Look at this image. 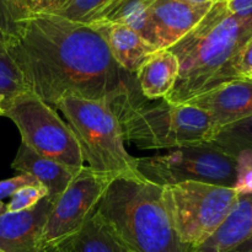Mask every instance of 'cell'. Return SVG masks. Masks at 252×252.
Segmentation results:
<instances>
[{
  "instance_id": "cell-1",
  "label": "cell",
  "mask_w": 252,
  "mask_h": 252,
  "mask_svg": "<svg viewBox=\"0 0 252 252\" xmlns=\"http://www.w3.org/2000/svg\"><path fill=\"white\" fill-rule=\"evenodd\" d=\"M5 46L27 90L51 106L65 97L107 101L127 75L95 27L54 14L15 22Z\"/></svg>"
},
{
  "instance_id": "cell-2",
  "label": "cell",
  "mask_w": 252,
  "mask_h": 252,
  "mask_svg": "<svg viewBox=\"0 0 252 252\" xmlns=\"http://www.w3.org/2000/svg\"><path fill=\"white\" fill-rule=\"evenodd\" d=\"M252 38V12L231 14L216 1L203 19L170 47L180 64L177 80L165 100L186 103L219 85L239 79V63Z\"/></svg>"
},
{
  "instance_id": "cell-3",
  "label": "cell",
  "mask_w": 252,
  "mask_h": 252,
  "mask_svg": "<svg viewBox=\"0 0 252 252\" xmlns=\"http://www.w3.org/2000/svg\"><path fill=\"white\" fill-rule=\"evenodd\" d=\"M117 117L125 142L139 149H177L211 142L217 133L208 112L165 98L148 100L134 74L127 73L121 88L107 100Z\"/></svg>"
},
{
  "instance_id": "cell-4",
  "label": "cell",
  "mask_w": 252,
  "mask_h": 252,
  "mask_svg": "<svg viewBox=\"0 0 252 252\" xmlns=\"http://www.w3.org/2000/svg\"><path fill=\"white\" fill-rule=\"evenodd\" d=\"M95 214L134 252H191L180 240L164 201L162 186L139 174L115 177Z\"/></svg>"
},
{
  "instance_id": "cell-5",
  "label": "cell",
  "mask_w": 252,
  "mask_h": 252,
  "mask_svg": "<svg viewBox=\"0 0 252 252\" xmlns=\"http://www.w3.org/2000/svg\"><path fill=\"white\" fill-rule=\"evenodd\" d=\"M54 107L66 118L84 162L93 171L118 177L137 175V158L126 150L117 117L106 100L65 97Z\"/></svg>"
},
{
  "instance_id": "cell-6",
  "label": "cell",
  "mask_w": 252,
  "mask_h": 252,
  "mask_svg": "<svg viewBox=\"0 0 252 252\" xmlns=\"http://www.w3.org/2000/svg\"><path fill=\"white\" fill-rule=\"evenodd\" d=\"M162 194L180 240L191 249L211 238L233 209V187L186 181L162 186Z\"/></svg>"
},
{
  "instance_id": "cell-7",
  "label": "cell",
  "mask_w": 252,
  "mask_h": 252,
  "mask_svg": "<svg viewBox=\"0 0 252 252\" xmlns=\"http://www.w3.org/2000/svg\"><path fill=\"white\" fill-rule=\"evenodd\" d=\"M1 110L2 116L17 127L22 144L74 171L83 169L80 147L69 126L51 105L29 91L4 101Z\"/></svg>"
},
{
  "instance_id": "cell-8",
  "label": "cell",
  "mask_w": 252,
  "mask_h": 252,
  "mask_svg": "<svg viewBox=\"0 0 252 252\" xmlns=\"http://www.w3.org/2000/svg\"><path fill=\"white\" fill-rule=\"evenodd\" d=\"M137 171L159 186L186 181L235 187L238 162L213 143L177 148L165 154L137 158Z\"/></svg>"
},
{
  "instance_id": "cell-9",
  "label": "cell",
  "mask_w": 252,
  "mask_h": 252,
  "mask_svg": "<svg viewBox=\"0 0 252 252\" xmlns=\"http://www.w3.org/2000/svg\"><path fill=\"white\" fill-rule=\"evenodd\" d=\"M112 180L113 177L108 175L84 166L54 202L38 249L58 246L76 235L95 213Z\"/></svg>"
},
{
  "instance_id": "cell-10",
  "label": "cell",
  "mask_w": 252,
  "mask_h": 252,
  "mask_svg": "<svg viewBox=\"0 0 252 252\" xmlns=\"http://www.w3.org/2000/svg\"><path fill=\"white\" fill-rule=\"evenodd\" d=\"M212 5L213 2L189 4L182 0H155L149 9L153 46L169 49L203 19Z\"/></svg>"
},
{
  "instance_id": "cell-11",
  "label": "cell",
  "mask_w": 252,
  "mask_h": 252,
  "mask_svg": "<svg viewBox=\"0 0 252 252\" xmlns=\"http://www.w3.org/2000/svg\"><path fill=\"white\" fill-rule=\"evenodd\" d=\"M54 202L48 196L32 208L6 212L0 216V250L2 252H34Z\"/></svg>"
},
{
  "instance_id": "cell-12",
  "label": "cell",
  "mask_w": 252,
  "mask_h": 252,
  "mask_svg": "<svg viewBox=\"0 0 252 252\" xmlns=\"http://www.w3.org/2000/svg\"><path fill=\"white\" fill-rule=\"evenodd\" d=\"M186 105L208 112L218 132L230 123L252 116V81H229L187 101Z\"/></svg>"
},
{
  "instance_id": "cell-13",
  "label": "cell",
  "mask_w": 252,
  "mask_h": 252,
  "mask_svg": "<svg viewBox=\"0 0 252 252\" xmlns=\"http://www.w3.org/2000/svg\"><path fill=\"white\" fill-rule=\"evenodd\" d=\"M103 37L113 61L127 73L134 74L143 62L158 51L155 46L145 41L138 32L123 24L93 22L89 24Z\"/></svg>"
},
{
  "instance_id": "cell-14",
  "label": "cell",
  "mask_w": 252,
  "mask_h": 252,
  "mask_svg": "<svg viewBox=\"0 0 252 252\" xmlns=\"http://www.w3.org/2000/svg\"><path fill=\"white\" fill-rule=\"evenodd\" d=\"M11 167L20 174L31 175L48 191V197L53 202L65 191L79 171L69 169L63 164L44 158L30 149L25 144H20Z\"/></svg>"
},
{
  "instance_id": "cell-15",
  "label": "cell",
  "mask_w": 252,
  "mask_h": 252,
  "mask_svg": "<svg viewBox=\"0 0 252 252\" xmlns=\"http://www.w3.org/2000/svg\"><path fill=\"white\" fill-rule=\"evenodd\" d=\"M252 236V193L239 196L216 233L191 252H231Z\"/></svg>"
},
{
  "instance_id": "cell-16",
  "label": "cell",
  "mask_w": 252,
  "mask_h": 252,
  "mask_svg": "<svg viewBox=\"0 0 252 252\" xmlns=\"http://www.w3.org/2000/svg\"><path fill=\"white\" fill-rule=\"evenodd\" d=\"M180 64L170 49H158L150 54L134 73L140 93L148 100L165 98L177 80Z\"/></svg>"
},
{
  "instance_id": "cell-17",
  "label": "cell",
  "mask_w": 252,
  "mask_h": 252,
  "mask_svg": "<svg viewBox=\"0 0 252 252\" xmlns=\"http://www.w3.org/2000/svg\"><path fill=\"white\" fill-rule=\"evenodd\" d=\"M154 1L155 0H106L83 22H111L127 25L138 32L145 41L152 43L149 9Z\"/></svg>"
},
{
  "instance_id": "cell-18",
  "label": "cell",
  "mask_w": 252,
  "mask_h": 252,
  "mask_svg": "<svg viewBox=\"0 0 252 252\" xmlns=\"http://www.w3.org/2000/svg\"><path fill=\"white\" fill-rule=\"evenodd\" d=\"M61 245L65 252H134L95 213L76 235Z\"/></svg>"
},
{
  "instance_id": "cell-19",
  "label": "cell",
  "mask_w": 252,
  "mask_h": 252,
  "mask_svg": "<svg viewBox=\"0 0 252 252\" xmlns=\"http://www.w3.org/2000/svg\"><path fill=\"white\" fill-rule=\"evenodd\" d=\"M29 93L22 74L7 52L5 41L0 42V97L4 101Z\"/></svg>"
},
{
  "instance_id": "cell-20",
  "label": "cell",
  "mask_w": 252,
  "mask_h": 252,
  "mask_svg": "<svg viewBox=\"0 0 252 252\" xmlns=\"http://www.w3.org/2000/svg\"><path fill=\"white\" fill-rule=\"evenodd\" d=\"M64 0H6L7 10L15 22L37 14H51Z\"/></svg>"
},
{
  "instance_id": "cell-21",
  "label": "cell",
  "mask_w": 252,
  "mask_h": 252,
  "mask_svg": "<svg viewBox=\"0 0 252 252\" xmlns=\"http://www.w3.org/2000/svg\"><path fill=\"white\" fill-rule=\"evenodd\" d=\"M105 1L106 0H64L63 4L51 14L58 15L71 21L83 22Z\"/></svg>"
},
{
  "instance_id": "cell-22",
  "label": "cell",
  "mask_w": 252,
  "mask_h": 252,
  "mask_svg": "<svg viewBox=\"0 0 252 252\" xmlns=\"http://www.w3.org/2000/svg\"><path fill=\"white\" fill-rule=\"evenodd\" d=\"M48 196V191L41 184L25 186L15 192L9 203L6 204V212L26 211L36 206L41 199Z\"/></svg>"
},
{
  "instance_id": "cell-23",
  "label": "cell",
  "mask_w": 252,
  "mask_h": 252,
  "mask_svg": "<svg viewBox=\"0 0 252 252\" xmlns=\"http://www.w3.org/2000/svg\"><path fill=\"white\" fill-rule=\"evenodd\" d=\"M214 135L231 138L252 144V116L220 128Z\"/></svg>"
},
{
  "instance_id": "cell-24",
  "label": "cell",
  "mask_w": 252,
  "mask_h": 252,
  "mask_svg": "<svg viewBox=\"0 0 252 252\" xmlns=\"http://www.w3.org/2000/svg\"><path fill=\"white\" fill-rule=\"evenodd\" d=\"M37 184H39V182L34 177L26 174H20L17 176L11 177V179L2 180V181H0V201L2 198H6V197H11L15 192H17L22 187Z\"/></svg>"
},
{
  "instance_id": "cell-25",
  "label": "cell",
  "mask_w": 252,
  "mask_h": 252,
  "mask_svg": "<svg viewBox=\"0 0 252 252\" xmlns=\"http://www.w3.org/2000/svg\"><path fill=\"white\" fill-rule=\"evenodd\" d=\"M252 78V38L248 42L239 63V79L250 80Z\"/></svg>"
},
{
  "instance_id": "cell-26",
  "label": "cell",
  "mask_w": 252,
  "mask_h": 252,
  "mask_svg": "<svg viewBox=\"0 0 252 252\" xmlns=\"http://www.w3.org/2000/svg\"><path fill=\"white\" fill-rule=\"evenodd\" d=\"M239 196L252 193V169H238V180L234 187Z\"/></svg>"
},
{
  "instance_id": "cell-27",
  "label": "cell",
  "mask_w": 252,
  "mask_h": 252,
  "mask_svg": "<svg viewBox=\"0 0 252 252\" xmlns=\"http://www.w3.org/2000/svg\"><path fill=\"white\" fill-rule=\"evenodd\" d=\"M14 29L15 24L7 10L6 0H0V31L5 34V37H7L14 32Z\"/></svg>"
},
{
  "instance_id": "cell-28",
  "label": "cell",
  "mask_w": 252,
  "mask_h": 252,
  "mask_svg": "<svg viewBox=\"0 0 252 252\" xmlns=\"http://www.w3.org/2000/svg\"><path fill=\"white\" fill-rule=\"evenodd\" d=\"M225 2L231 14L252 12V0H226Z\"/></svg>"
},
{
  "instance_id": "cell-29",
  "label": "cell",
  "mask_w": 252,
  "mask_h": 252,
  "mask_svg": "<svg viewBox=\"0 0 252 252\" xmlns=\"http://www.w3.org/2000/svg\"><path fill=\"white\" fill-rule=\"evenodd\" d=\"M231 252H252V236L249 238L248 240L244 241L243 244H240L235 250H233Z\"/></svg>"
},
{
  "instance_id": "cell-30",
  "label": "cell",
  "mask_w": 252,
  "mask_h": 252,
  "mask_svg": "<svg viewBox=\"0 0 252 252\" xmlns=\"http://www.w3.org/2000/svg\"><path fill=\"white\" fill-rule=\"evenodd\" d=\"M34 252H65L62 248V245L58 246H48V248H41Z\"/></svg>"
},
{
  "instance_id": "cell-31",
  "label": "cell",
  "mask_w": 252,
  "mask_h": 252,
  "mask_svg": "<svg viewBox=\"0 0 252 252\" xmlns=\"http://www.w3.org/2000/svg\"><path fill=\"white\" fill-rule=\"evenodd\" d=\"M182 1L189 2V4H207V2L223 1V0H182Z\"/></svg>"
},
{
  "instance_id": "cell-32",
  "label": "cell",
  "mask_w": 252,
  "mask_h": 252,
  "mask_svg": "<svg viewBox=\"0 0 252 252\" xmlns=\"http://www.w3.org/2000/svg\"><path fill=\"white\" fill-rule=\"evenodd\" d=\"M4 213H6V204L0 201V216H2Z\"/></svg>"
},
{
  "instance_id": "cell-33",
  "label": "cell",
  "mask_w": 252,
  "mask_h": 252,
  "mask_svg": "<svg viewBox=\"0 0 252 252\" xmlns=\"http://www.w3.org/2000/svg\"><path fill=\"white\" fill-rule=\"evenodd\" d=\"M2 41H5V34L0 31V42H2Z\"/></svg>"
},
{
  "instance_id": "cell-34",
  "label": "cell",
  "mask_w": 252,
  "mask_h": 252,
  "mask_svg": "<svg viewBox=\"0 0 252 252\" xmlns=\"http://www.w3.org/2000/svg\"><path fill=\"white\" fill-rule=\"evenodd\" d=\"M2 102H4V100H2V98L0 97V108H1V105H2Z\"/></svg>"
},
{
  "instance_id": "cell-35",
  "label": "cell",
  "mask_w": 252,
  "mask_h": 252,
  "mask_svg": "<svg viewBox=\"0 0 252 252\" xmlns=\"http://www.w3.org/2000/svg\"><path fill=\"white\" fill-rule=\"evenodd\" d=\"M0 116H2V110H1V108H0Z\"/></svg>"
},
{
  "instance_id": "cell-36",
  "label": "cell",
  "mask_w": 252,
  "mask_h": 252,
  "mask_svg": "<svg viewBox=\"0 0 252 252\" xmlns=\"http://www.w3.org/2000/svg\"><path fill=\"white\" fill-rule=\"evenodd\" d=\"M250 81H252V78H251V79H250Z\"/></svg>"
},
{
  "instance_id": "cell-37",
  "label": "cell",
  "mask_w": 252,
  "mask_h": 252,
  "mask_svg": "<svg viewBox=\"0 0 252 252\" xmlns=\"http://www.w3.org/2000/svg\"><path fill=\"white\" fill-rule=\"evenodd\" d=\"M223 1H226V0H223Z\"/></svg>"
},
{
  "instance_id": "cell-38",
  "label": "cell",
  "mask_w": 252,
  "mask_h": 252,
  "mask_svg": "<svg viewBox=\"0 0 252 252\" xmlns=\"http://www.w3.org/2000/svg\"><path fill=\"white\" fill-rule=\"evenodd\" d=\"M0 252H2V251H1V250H0Z\"/></svg>"
}]
</instances>
